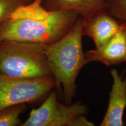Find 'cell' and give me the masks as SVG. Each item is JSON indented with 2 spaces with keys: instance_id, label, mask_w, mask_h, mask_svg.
<instances>
[{
  "instance_id": "8",
  "label": "cell",
  "mask_w": 126,
  "mask_h": 126,
  "mask_svg": "<svg viewBox=\"0 0 126 126\" xmlns=\"http://www.w3.org/2000/svg\"><path fill=\"white\" fill-rule=\"evenodd\" d=\"M113 84L109 94L107 110L100 126H123V113L126 107V79L116 69L111 70Z\"/></svg>"
},
{
  "instance_id": "3",
  "label": "cell",
  "mask_w": 126,
  "mask_h": 126,
  "mask_svg": "<svg viewBox=\"0 0 126 126\" xmlns=\"http://www.w3.org/2000/svg\"><path fill=\"white\" fill-rule=\"evenodd\" d=\"M0 73L24 79L53 77L45 45L17 41L0 42Z\"/></svg>"
},
{
  "instance_id": "2",
  "label": "cell",
  "mask_w": 126,
  "mask_h": 126,
  "mask_svg": "<svg viewBox=\"0 0 126 126\" xmlns=\"http://www.w3.org/2000/svg\"><path fill=\"white\" fill-rule=\"evenodd\" d=\"M71 11H52L45 19H8L0 24V42L17 41L48 45L59 40L80 18Z\"/></svg>"
},
{
  "instance_id": "9",
  "label": "cell",
  "mask_w": 126,
  "mask_h": 126,
  "mask_svg": "<svg viewBox=\"0 0 126 126\" xmlns=\"http://www.w3.org/2000/svg\"><path fill=\"white\" fill-rule=\"evenodd\" d=\"M107 0H44L43 7L48 11H71L87 20L106 8Z\"/></svg>"
},
{
  "instance_id": "7",
  "label": "cell",
  "mask_w": 126,
  "mask_h": 126,
  "mask_svg": "<svg viewBox=\"0 0 126 126\" xmlns=\"http://www.w3.org/2000/svg\"><path fill=\"white\" fill-rule=\"evenodd\" d=\"M88 63L99 62L107 66L126 61V23L122 22L119 31L103 46L85 53Z\"/></svg>"
},
{
  "instance_id": "5",
  "label": "cell",
  "mask_w": 126,
  "mask_h": 126,
  "mask_svg": "<svg viewBox=\"0 0 126 126\" xmlns=\"http://www.w3.org/2000/svg\"><path fill=\"white\" fill-rule=\"evenodd\" d=\"M88 112L87 106L81 102L60 103L57 91L53 90L39 108L32 110L20 126H72L76 118L86 116Z\"/></svg>"
},
{
  "instance_id": "1",
  "label": "cell",
  "mask_w": 126,
  "mask_h": 126,
  "mask_svg": "<svg viewBox=\"0 0 126 126\" xmlns=\"http://www.w3.org/2000/svg\"><path fill=\"white\" fill-rule=\"evenodd\" d=\"M85 20L80 17L68 33L54 43L45 45V51L56 88L61 89L66 104L72 103L77 90L76 80L82 68L88 64L82 49Z\"/></svg>"
},
{
  "instance_id": "11",
  "label": "cell",
  "mask_w": 126,
  "mask_h": 126,
  "mask_svg": "<svg viewBox=\"0 0 126 126\" xmlns=\"http://www.w3.org/2000/svg\"><path fill=\"white\" fill-rule=\"evenodd\" d=\"M27 109L26 104L8 107L0 110V126H20L19 116Z\"/></svg>"
},
{
  "instance_id": "14",
  "label": "cell",
  "mask_w": 126,
  "mask_h": 126,
  "mask_svg": "<svg viewBox=\"0 0 126 126\" xmlns=\"http://www.w3.org/2000/svg\"></svg>"
},
{
  "instance_id": "6",
  "label": "cell",
  "mask_w": 126,
  "mask_h": 126,
  "mask_svg": "<svg viewBox=\"0 0 126 126\" xmlns=\"http://www.w3.org/2000/svg\"><path fill=\"white\" fill-rule=\"evenodd\" d=\"M84 20L83 35L90 37L96 48L105 45L119 31L122 24L106 8L97 12L89 19Z\"/></svg>"
},
{
  "instance_id": "13",
  "label": "cell",
  "mask_w": 126,
  "mask_h": 126,
  "mask_svg": "<svg viewBox=\"0 0 126 126\" xmlns=\"http://www.w3.org/2000/svg\"><path fill=\"white\" fill-rule=\"evenodd\" d=\"M106 9L121 22L126 23V0H107Z\"/></svg>"
},
{
  "instance_id": "4",
  "label": "cell",
  "mask_w": 126,
  "mask_h": 126,
  "mask_svg": "<svg viewBox=\"0 0 126 126\" xmlns=\"http://www.w3.org/2000/svg\"><path fill=\"white\" fill-rule=\"evenodd\" d=\"M56 86L53 77L24 79L0 73V110L14 105L38 101Z\"/></svg>"
},
{
  "instance_id": "12",
  "label": "cell",
  "mask_w": 126,
  "mask_h": 126,
  "mask_svg": "<svg viewBox=\"0 0 126 126\" xmlns=\"http://www.w3.org/2000/svg\"><path fill=\"white\" fill-rule=\"evenodd\" d=\"M33 0H0V24L8 19L14 11Z\"/></svg>"
},
{
  "instance_id": "10",
  "label": "cell",
  "mask_w": 126,
  "mask_h": 126,
  "mask_svg": "<svg viewBox=\"0 0 126 126\" xmlns=\"http://www.w3.org/2000/svg\"><path fill=\"white\" fill-rule=\"evenodd\" d=\"M44 0H33L29 4L17 8L10 15L9 19L42 20L47 18L51 11H47L43 5Z\"/></svg>"
}]
</instances>
